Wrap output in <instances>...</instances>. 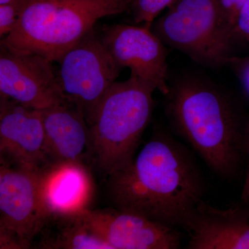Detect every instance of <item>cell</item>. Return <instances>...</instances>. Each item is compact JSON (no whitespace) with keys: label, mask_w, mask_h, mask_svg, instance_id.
I'll return each mask as SVG.
<instances>
[{"label":"cell","mask_w":249,"mask_h":249,"mask_svg":"<svg viewBox=\"0 0 249 249\" xmlns=\"http://www.w3.org/2000/svg\"><path fill=\"white\" fill-rule=\"evenodd\" d=\"M107 178L114 208L185 231L206 191L189 149L160 129L130 163Z\"/></svg>","instance_id":"cell-1"},{"label":"cell","mask_w":249,"mask_h":249,"mask_svg":"<svg viewBox=\"0 0 249 249\" xmlns=\"http://www.w3.org/2000/svg\"><path fill=\"white\" fill-rule=\"evenodd\" d=\"M166 112L177 133L219 176H235L245 158L246 120L221 90L197 79L170 88Z\"/></svg>","instance_id":"cell-2"},{"label":"cell","mask_w":249,"mask_h":249,"mask_svg":"<svg viewBox=\"0 0 249 249\" xmlns=\"http://www.w3.org/2000/svg\"><path fill=\"white\" fill-rule=\"evenodd\" d=\"M133 0H23L6 47L59 62L94 29L98 20L128 11Z\"/></svg>","instance_id":"cell-3"},{"label":"cell","mask_w":249,"mask_h":249,"mask_svg":"<svg viewBox=\"0 0 249 249\" xmlns=\"http://www.w3.org/2000/svg\"><path fill=\"white\" fill-rule=\"evenodd\" d=\"M157 90L130 76L116 81L87 122L89 127L88 162L107 178L132 162L155 108Z\"/></svg>","instance_id":"cell-4"},{"label":"cell","mask_w":249,"mask_h":249,"mask_svg":"<svg viewBox=\"0 0 249 249\" xmlns=\"http://www.w3.org/2000/svg\"><path fill=\"white\" fill-rule=\"evenodd\" d=\"M162 42L210 68L227 65L234 35L219 0H176L152 26Z\"/></svg>","instance_id":"cell-5"},{"label":"cell","mask_w":249,"mask_h":249,"mask_svg":"<svg viewBox=\"0 0 249 249\" xmlns=\"http://www.w3.org/2000/svg\"><path fill=\"white\" fill-rule=\"evenodd\" d=\"M43 168L0 167V249L32 247L47 218L41 178Z\"/></svg>","instance_id":"cell-6"},{"label":"cell","mask_w":249,"mask_h":249,"mask_svg":"<svg viewBox=\"0 0 249 249\" xmlns=\"http://www.w3.org/2000/svg\"><path fill=\"white\" fill-rule=\"evenodd\" d=\"M58 62L59 83L64 97L83 111L88 121L122 69L111 56L95 29Z\"/></svg>","instance_id":"cell-7"},{"label":"cell","mask_w":249,"mask_h":249,"mask_svg":"<svg viewBox=\"0 0 249 249\" xmlns=\"http://www.w3.org/2000/svg\"><path fill=\"white\" fill-rule=\"evenodd\" d=\"M52 62L0 44V96L38 110L69 103Z\"/></svg>","instance_id":"cell-8"},{"label":"cell","mask_w":249,"mask_h":249,"mask_svg":"<svg viewBox=\"0 0 249 249\" xmlns=\"http://www.w3.org/2000/svg\"><path fill=\"white\" fill-rule=\"evenodd\" d=\"M100 36L121 69L128 68L130 76L150 83L164 96L169 93L166 49L151 27L145 24L105 25Z\"/></svg>","instance_id":"cell-9"},{"label":"cell","mask_w":249,"mask_h":249,"mask_svg":"<svg viewBox=\"0 0 249 249\" xmlns=\"http://www.w3.org/2000/svg\"><path fill=\"white\" fill-rule=\"evenodd\" d=\"M42 110L0 96L1 164L40 169L49 165Z\"/></svg>","instance_id":"cell-10"},{"label":"cell","mask_w":249,"mask_h":249,"mask_svg":"<svg viewBox=\"0 0 249 249\" xmlns=\"http://www.w3.org/2000/svg\"><path fill=\"white\" fill-rule=\"evenodd\" d=\"M89 227L111 249H177L181 236L175 228L115 209L83 211Z\"/></svg>","instance_id":"cell-11"},{"label":"cell","mask_w":249,"mask_h":249,"mask_svg":"<svg viewBox=\"0 0 249 249\" xmlns=\"http://www.w3.org/2000/svg\"><path fill=\"white\" fill-rule=\"evenodd\" d=\"M186 231L190 249H249V207L241 204L218 209L199 202Z\"/></svg>","instance_id":"cell-12"},{"label":"cell","mask_w":249,"mask_h":249,"mask_svg":"<svg viewBox=\"0 0 249 249\" xmlns=\"http://www.w3.org/2000/svg\"><path fill=\"white\" fill-rule=\"evenodd\" d=\"M49 164L88 161L89 127L84 113L70 103L42 110Z\"/></svg>","instance_id":"cell-13"},{"label":"cell","mask_w":249,"mask_h":249,"mask_svg":"<svg viewBox=\"0 0 249 249\" xmlns=\"http://www.w3.org/2000/svg\"><path fill=\"white\" fill-rule=\"evenodd\" d=\"M41 188L51 214L78 213L89 209L93 182L85 163L62 162L44 167Z\"/></svg>","instance_id":"cell-14"},{"label":"cell","mask_w":249,"mask_h":249,"mask_svg":"<svg viewBox=\"0 0 249 249\" xmlns=\"http://www.w3.org/2000/svg\"><path fill=\"white\" fill-rule=\"evenodd\" d=\"M37 237V247L45 249H111L78 213H52Z\"/></svg>","instance_id":"cell-15"},{"label":"cell","mask_w":249,"mask_h":249,"mask_svg":"<svg viewBox=\"0 0 249 249\" xmlns=\"http://www.w3.org/2000/svg\"><path fill=\"white\" fill-rule=\"evenodd\" d=\"M176 0H133L131 10L134 22L151 27L159 15Z\"/></svg>","instance_id":"cell-16"},{"label":"cell","mask_w":249,"mask_h":249,"mask_svg":"<svg viewBox=\"0 0 249 249\" xmlns=\"http://www.w3.org/2000/svg\"><path fill=\"white\" fill-rule=\"evenodd\" d=\"M23 0H16L8 4H0V36L9 35L19 19Z\"/></svg>","instance_id":"cell-17"},{"label":"cell","mask_w":249,"mask_h":249,"mask_svg":"<svg viewBox=\"0 0 249 249\" xmlns=\"http://www.w3.org/2000/svg\"><path fill=\"white\" fill-rule=\"evenodd\" d=\"M240 80L247 96L249 98V56H232L227 62Z\"/></svg>","instance_id":"cell-18"},{"label":"cell","mask_w":249,"mask_h":249,"mask_svg":"<svg viewBox=\"0 0 249 249\" xmlns=\"http://www.w3.org/2000/svg\"><path fill=\"white\" fill-rule=\"evenodd\" d=\"M234 37L238 36L249 44V0L240 10L232 24Z\"/></svg>","instance_id":"cell-19"},{"label":"cell","mask_w":249,"mask_h":249,"mask_svg":"<svg viewBox=\"0 0 249 249\" xmlns=\"http://www.w3.org/2000/svg\"><path fill=\"white\" fill-rule=\"evenodd\" d=\"M245 153L248 160L247 173L243 188L241 193V202L249 207V119L246 120L245 131Z\"/></svg>","instance_id":"cell-20"},{"label":"cell","mask_w":249,"mask_h":249,"mask_svg":"<svg viewBox=\"0 0 249 249\" xmlns=\"http://www.w3.org/2000/svg\"><path fill=\"white\" fill-rule=\"evenodd\" d=\"M219 2H220L221 6H222L224 14L227 17L228 22L230 24L229 19H230L231 14L232 8H233L234 4H235V0H219Z\"/></svg>","instance_id":"cell-21"},{"label":"cell","mask_w":249,"mask_h":249,"mask_svg":"<svg viewBox=\"0 0 249 249\" xmlns=\"http://www.w3.org/2000/svg\"><path fill=\"white\" fill-rule=\"evenodd\" d=\"M16 0H0V4H8V3L12 2Z\"/></svg>","instance_id":"cell-22"}]
</instances>
